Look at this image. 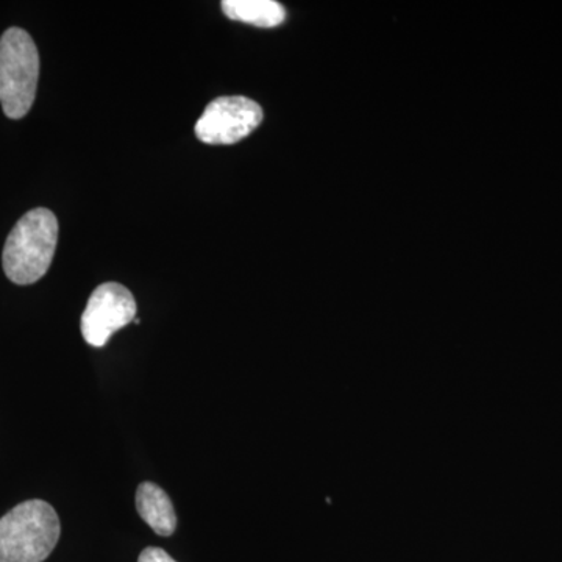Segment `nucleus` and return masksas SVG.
I'll return each mask as SVG.
<instances>
[{"mask_svg": "<svg viewBox=\"0 0 562 562\" xmlns=\"http://www.w3.org/2000/svg\"><path fill=\"white\" fill-rule=\"evenodd\" d=\"M58 243V221L47 209H36L18 221L3 247V271L13 283L33 284L49 271Z\"/></svg>", "mask_w": 562, "mask_h": 562, "instance_id": "nucleus-1", "label": "nucleus"}, {"mask_svg": "<svg viewBox=\"0 0 562 562\" xmlns=\"http://www.w3.org/2000/svg\"><path fill=\"white\" fill-rule=\"evenodd\" d=\"M60 535V519L49 503H21L0 519V562L46 561Z\"/></svg>", "mask_w": 562, "mask_h": 562, "instance_id": "nucleus-2", "label": "nucleus"}, {"mask_svg": "<svg viewBox=\"0 0 562 562\" xmlns=\"http://www.w3.org/2000/svg\"><path fill=\"white\" fill-rule=\"evenodd\" d=\"M40 54L35 41L22 29L3 32L0 38V103L10 120H21L35 102Z\"/></svg>", "mask_w": 562, "mask_h": 562, "instance_id": "nucleus-3", "label": "nucleus"}, {"mask_svg": "<svg viewBox=\"0 0 562 562\" xmlns=\"http://www.w3.org/2000/svg\"><path fill=\"white\" fill-rule=\"evenodd\" d=\"M262 109L257 102L244 95H225L206 105L195 122V136L205 144L239 143L261 124Z\"/></svg>", "mask_w": 562, "mask_h": 562, "instance_id": "nucleus-4", "label": "nucleus"}, {"mask_svg": "<svg viewBox=\"0 0 562 562\" xmlns=\"http://www.w3.org/2000/svg\"><path fill=\"white\" fill-rule=\"evenodd\" d=\"M135 297L131 290L121 283H103L92 292L83 314H81V335L92 347H105L114 335L136 317Z\"/></svg>", "mask_w": 562, "mask_h": 562, "instance_id": "nucleus-5", "label": "nucleus"}, {"mask_svg": "<svg viewBox=\"0 0 562 562\" xmlns=\"http://www.w3.org/2000/svg\"><path fill=\"white\" fill-rule=\"evenodd\" d=\"M136 512L162 538L177 530V514L169 495L151 482L140 483L135 495Z\"/></svg>", "mask_w": 562, "mask_h": 562, "instance_id": "nucleus-6", "label": "nucleus"}, {"mask_svg": "<svg viewBox=\"0 0 562 562\" xmlns=\"http://www.w3.org/2000/svg\"><path fill=\"white\" fill-rule=\"evenodd\" d=\"M222 11L228 20L262 29L277 27L286 20L284 7L273 0H225Z\"/></svg>", "mask_w": 562, "mask_h": 562, "instance_id": "nucleus-7", "label": "nucleus"}, {"mask_svg": "<svg viewBox=\"0 0 562 562\" xmlns=\"http://www.w3.org/2000/svg\"><path fill=\"white\" fill-rule=\"evenodd\" d=\"M138 562H177L171 554H168L158 547H147L139 554Z\"/></svg>", "mask_w": 562, "mask_h": 562, "instance_id": "nucleus-8", "label": "nucleus"}, {"mask_svg": "<svg viewBox=\"0 0 562 562\" xmlns=\"http://www.w3.org/2000/svg\"><path fill=\"white\" fill-rule=\"evenodd\" d=\"M133 322H135V324H136V325H139V324H140V319H138V317H136V319H135V321H133Z\"/></svg>", "mask_w": 562, "mask_h": 562, "instance_id": "nucleus-9", "label": "nucleus"}]
</instances>
